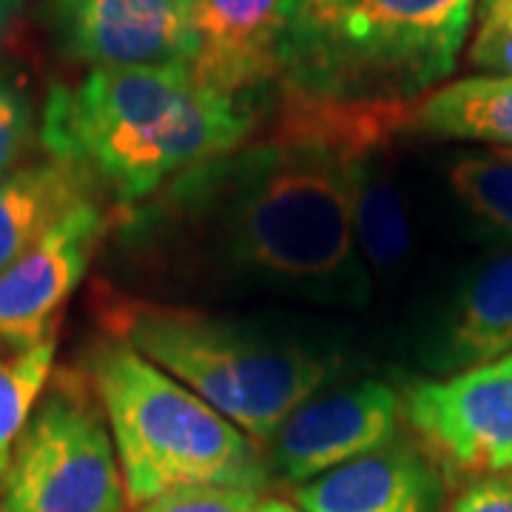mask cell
<instances>
[{
	"instance_id": "cell-5",
	"label": "cell",
	"mask_w": 512,
	"mask_h": 512,
	"mask_svg": "<svg viewBox=\"0 0 512 512\" xmlns=\"http://www.w3.org/2000/svg\"><path fill=\"white\" fill-rule=\"evenodd\" d=\"M86 376L109 421L131 507L183 487L262 493L271 484L254 441L126 342H100Z\"/></svg>"
},
{
	"instance_id": "cell-23",
	"label": "cell",
	"mask_w": 512,
	"mask_h": 512,
	"mask_svg": "<svg viewBox=\"0 0 512 512\" xmlns=\"http://www.w3.org/2000/svg\"><path fill=\"white\" fill-rule=\"evenodd\" d=\"M32 0H0V52L6 49V43L15 37L20 20L26 15Z\"/></svg>"
},
{
	"instance_id": "cell-18",
	"label": "cell",
	"mask_w": 512,
	"mask_h": 512,
	"mask_svg": "<svg viewBox=\"0 0 512 512\" xmlns=\"http://www.w3.org/2000/svg\"><path fill=\"white\" fill-rule=\"evenodd\" d=\"M57 339L29 350H0V478L6 476L20 433L55 376Z\"/></svg>"
},
{
	"instance_id": "cell-9",
	"label": "cell",
	"mask_w": 512,
	"mask_h": 512,
	"mask_svg": "<svg viewBox=\"0 0 512 512\" xmlns=\"http://www.w3.org/2000/svg\"><path fill=\"white\" fill-rule=\"evenodd\" d=\"M46 26L66 60L89 69H188L191 0H46Z\"/></svg>"
},
{
	"instance_id": "cell-12",
	"label": "cell",
	"mask_w": 512,
	"mask_h": 512,
	"mask_svg": "<svg viewBox=\"0 0 512 512\" xmlns=\"http://www.w3.org/2000/svg\"><path fill=\"white\" fill-rule=\"evenodd\" d=\"M512 353V251L476 265L441 305L419 342L430 379L487 367Z\"/></svg>"
},
{
	"instance_id": "cell-15",
	"label": "cell",
	"mask_w": 512,
	"mask_h": 512,
	"mask_svg": "<svg viewBox=\"0 0 512 512\" xmlns=\"http://www.w3.org/2000/svg\"><path fill=\"white\" fill-rule=\"evenodd\" d=\"M387 148H367L353 168V237L370 279L382 282L402 274L413 254L410 202Z\"/></svg>"
},
{
	"instance_id": "cell-16",
	"label": "cell",
	"mask_w": 512,
	"mask_h": 512,
	"mask_svg": "<svg viewBox=\"0 0 512 512\" xmlns=\"http://www.w3.org/2000/svg\"><path fill=\"white\" fill-rule=\"evenodd\" d=\"M410 131L512 148V77L473 74L444 83L413 106Z\"/></svg>"
},
{
	"instance_id": "cell-17",
	"label": "cell",
	"mask_w": 512,
	"mask_h": 512,
	"mask_svg": "<svg viewBox=\"0 0 512 512\" xmlns=\"http://www.w3.org/2000/svg\"><path fill=\"white\" fill-rule=\"evenodd\" d=\"M447 185L478 225L512 245V148L458 154Z\"/></svg>"
},
{
	"instance_id": "cell-2",
	"label": "cell",
	"mask_w": 512,
	"mask_h": 512,
	"mask_svg": "<svg viewBox=\"0 0 512 512\" xmlns=\"http://www.w3.org/2000/svg\"><path fill=\"white\" fill-rule=\"evenodd\" d=\"M262 111L205 92L188 69H94L49 89L40 148L80 171L117 214L151 200L194 165L245 146Z\"/></svg>"
},
{
	"instance_id": "cell-20",
	"label": "cell",
	"mask_w": 512,
	"mask_h": 512,
	"mask_svg": "<svg viewBox=\"0 0 512 512\" xmlns=\"http://www.w3.org/2000/svg\"><path fill=\"white\" fill-rule=\"evenodd\" d=\"M262 493L239 487H183L148 501L140 512H256Z\"/></svg>"
},
{
	"instance_id": "cell-4",
	"label": "cell",
	"mask_w": 512,
	"mask_h": 512,
	"mask_svg": "<svg viewBox=\"0 0 512 512\" xmlns=\"http://www.w3.org/2000/svg\"><path fill=\"white\" fill-rule=\"evenodd\" d=\"M476 0H285L276 94L413 111L456 72Z\"/></svg>"
},
{
	"instance_id": "cell-3",
	"label": "cell",
	"mask_w": 512,
	"mask_h": 512,
	"mask_svg": "<svg viewBox=\"0 0 512 512\" xmlns=\"http://www.w3.org/2000/svg\"><path fill=\"white\" fill-rule=\"evenodd\" d=\"M106 325L111 339L194 390L259 450L348 365L336 333L274 313H217L117 296L106 308Z\"/></svg>"
},
{
	"instance_id": "cell-13",
	"label": "cell",
	"mask_w": 512,
	"mask_h": 512,
	"mask_svg": "<svg viewBox=\"0 0 512 512\" xmlns=\"http://www.w3.org/2000/svg\"><path fill=\"white\" fill-rule=\"evenodd\" d=\"M441 501V470L404 433L293 490L302 512H439Z\"/></svg>"
},
{
	"instance_id": "cell-24",
	"label": "cell",
	"mask_w": 512,
	"mask_h": 512,
	"mask_svg": "<svg viewBox=\"0 0 512 512\" xmlns=\"http://www.w3.org/2000/svg\"><path fill=\"white\" fill-rule=\"evenodd\" d=\"M481 26L510 29L512 32V0H476Z\"/></svg>"
},
{
	"instance_id": "cell-1",
	"label": "cell",
	"mask_w": 512,
	"mask_h": 512,
	"mask_svg": "<svg viewBox=\"0 0 512 512\" xmlns=\"http://www.w3.org/2000/svg\"><path fill=\"white\" fill-rule=\"evenodd\" d=\"M367 148L376 146L271 117L262 140L117 211V254L154 302L268 296L362 308L373 279L353 237V168Z\"/></svg>"
},
{
	"instance_id": "cell-8",
	"label": "cell",
	"mask_w": 512,
	"mask_h": 512,
	"mask_svg": "<svg viewBox=\"0 0 512 512\" xmlns=\"http://www.w3.org/2000/svg\"><path fill=\"white\" fill-rule=\"evenodd\" d=\"M402 390L382 379L330 384L265 441L268 476L302 487L402 436Z\"/></svg>"
},
{
	"instance_id": "cell-7",
	"label": "cell",
	"mask_w": 512,
	"mask_h": 512,
	"mask_svg": "<svg viewBox=\"0 0 512 512\" xmlns=\"http://www.w3.org/2000/svg\"><path fill=\"white\" fill-rule=\"evenodd\" d=\"M402 416L444 478L512 473V353L447 379L407 382Z\"/></svg>"
},
{
	"instance_id": "cell-25",
	"label": "cell",
	"mask_w": 512,
	"mask_h": 512,
	"mask_svg": "<svg viewBox=\"0 0 512 512\" xmlns=\"http://www.w3.org/2000/svg\"><path fill=\"white\" fill-rule=\"evenodd\" d=\"M256 512H302L291 501H282V498H262L259 501V510Z\"/></svg>"
},
{
	"instance_id": "cell-6",
	"label": "cell",
	"mask_w": 512,
	"mask_h": 512,
	"mask_svg": "<svg viewBox=\"0 0 512 512\" xmlns=\"http://www.w3.org/2000/svg\"><path fill=\"white\" fill-rule=\"evenodd\" d=\"M123 504L120 461L92 382L57 370L0 478V512H123Z\"/></svg>"
},
{
	"instance_id": "cell-11",
	"label": "cell",
	"mask_w": 512,
	"mask_h": 512,
	"mask_svg": "<svg viewBox=\"0 0 512 512\" xmlns=\"http://www.w3.org/2000/svg\"><path fill=\"white\" fill-rule=\"evenodd\" d=\"M285 0H191V80L205 92L262 106L279 80Z\"/></svg>"
},
{
	"instance_id": "cell-14",
	"label": "cell",
	"mask_w": 512,
	"mask_h": 512,
	"mask_svg": "<svg viewBox=\"0 0 512 512\" xmlns=\"http://www.w3.org/2000/svg\"><path fill=\"white\" fill-rule=\"evenodd\" d=\"M94 200L100 197L86 177L55 157L0 174V271L29 254L57 222Z\"/></svg>"
},
{
	"instance_id": "cell-22",
	"label": "cell",
	"mask_w": 512,
	"mask_h": 512,
	"mask_svg": "<svg viewBox=\"0 0 512 512\" xmlns=\"http://www.w3.org/2000/svg\"><path fill=\"white\" fill-rule=\"evenodd\" d=\"M470 66L484 74H507L512 77V32L495 26H478L476 37L467 52Z\"/></svg>"
},
{
	"instance_id": "cell-19",
	"label": "cell",
	"mask_w": 512,
	"mask_h": 512,
	"mask_svg": "<svg viewBox=\"0 0 512 512\" xmlns=\"http://www.w3.org/2000/svg\"><path fill=\"white\" fill-rule=\"evenodd\" d=\"M40 146V114L23 74L0 69V174L26 163Z\"/></svg>"
},
{
	"instance_id": "cell-10",
	"label": "cell",
	"mask_w": 512,
	"mask_h": 512,
	"mask_svg": "<svg viewBox=\"0 0 512 512\" xmlns=\"http://www.w3.org/2000/svg\"><path fill=\"white\" fill-rule=\"evenodd\" d=\"M111 222L114 211L106 202H86L0 271V350H29L57 339L60 311L89 274Z\"/></svg>"
},
{
	"instance_id": "cell-21",
	"label": "cell",
	"mask_w": 512,
	"mask_h": 512,
	"mask_svg": "<svg viewBox=\"0 0 512 512\" xmlns=\"http://www.w3.org/2000/svg\"><path fill=\"white\" fill-rule=\"evenodd\" d=\"M447 512H512V473L473 478Z\"/></svg>"
}]
</instances>
